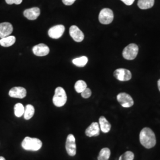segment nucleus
I'll return each mask as SVG.
<instances>
[{
	"mask_svg": "<svg viewBox=\"0 0 160 160\" xmlns=\"http://www.w3.org/2000/svg\"><path fill=\"white\" fill-rule=\"evenodd\" d=\"M139 141L145 148H153L156 144V138L154 132L149 128H144L139 134Z\"/></svg>",
	"mask_w": 160,
	"mask_h": 160,
	"instance_id": "nucleus-1",
	"label": "nucleus"
},
{
	"mask_svg": "<svg viewBox=\"0 0 160 160\" xmlns=\"http://www.w3.org/2000/svg\"><path fill=\"white\" fill-rule=\"evenodd\" d=\"M22 146L25 150L37 151L42 148V142L38 138L27 137L23 139Z\"/></svg>",
	"mask_w": 160,
	"mask_h": 160,
	"instance_id": "nucleus-2",
	"label": "nucleus"
},
{
	"mask_svg": "<svg viewBox=\"0 0 160 160\" xmlns=\"http://www.w3.org/2000/svg\"><path fill=\"white\" fill-rule=\"evenodd\" d=\"M67 101V96L66 92L62 87H58L55 91V94L53 97V104L58 107H62Z\"/></svg>",
	"mask_w": 160,
	"mask_h": 160,
	"instance_id": "nucleus-3",
	"label": "nucleus"
},
{
	"mask_svg": "<svg viewBox=\"0 0 160 160\" xmlns=\"http://www.w3.org/2000/svg\"><path fill=\"white\" fill-rule=\"evenodd\" d=\"M139 48L135 43H131L126 46L122 52L123 58L127 60H133L137 57Z\"/></svg>",
	"mask_w": 160,
	"mask_h": 160,
	"instance_id": "nucleus-4",
	"label": "nucleus"
},
{
	"mask_svg": "<svg viewBox=\"0 0 160 160\" xmlns=\"http://www.w3.org/2000/svg\"><path fill=\"white\" fill-rule=\"evenodd\" d=\"M114 18L113 11L110 8H103L100 12L98 16L99 22L103 24H109L112 23Z\"/></svg>",
	"mask_w": 160,
	"mask_h": 160,
	"instance_id": "nucleus-5",
	"label": "nucleus"
},
{
	"mask_svg": "<svg viewBox=\"0 0 160 160\" xmlns=\"http://www.w3.org/2000/svg\"><path fill=\"white\" fill-rule=\"evenodd\" d=\"M117 100L120 105L125 108H131L134 104L132 97L126 92L119 93L117 96Z\"/></svg>",
	"mask_w": 160,
	"mask_h": 160,
	"instance_id": "nucleus-6",
	"label": "nucleus"
},
{
	"mask_svg": "<svg viewBox=\"0 0 160 160\" xmlns=\"http://www.w3.org/2000/svg\"><path fill=\"white\" fill-rule=\"evenodd\" d=\"M65 148L69 155L73 157L76 154L77 147L75 143V138L72 134H69L68 135L65 143Z\"/></svg>",
	"mask_w": 160,
	"mask_h": 160,
	"instance_id": "nucleus-7",
	"label": "nucleus"
},
{
	"mask_svg": "<svg viewBox=\"0 0 160 160\" xmlns=\"http://www.w3.org/2000/svg\"><path fill=\"white\" fill-rule=\"evenodd\" d=\"M113 75L117 80L120 81H127L132 78L131 72L127 69H117L114 71Z\"/></svg>",
	"mask_w": 160,
	"mask_h": 160,
	"instance_id": "nucleus-8",
	"label": "nucleus"
},
{
	"mask_svg": "<svg viewBox=\"0 0 160 160\" xmlns=\"http://www.w3.org/2000/svg\"><path fill=\"white\" fill-rule=\"evenodd\" d=\"M65 27L62 24L56 25L52 27L48 31V34L50 38L54 39L60 38L65 32Z\"/></svg>",
	"mask_w": 160,
	"mask_h": 160,
	"instance_id": "nucleus-9",
	"label": "nucleus"
},
{
	"mask_svg": "<svg viewBox=\"0 0 160 160\" xmlns=\"http://www.w3.org/2000/svg\"><path fill=\"white\" fill-rule=\"evenodd\" d=\"M69 34L73 40L77 42H81L84 39V34L77 26H71L69 28Z\"/></svg>",
	"mask_w": 160,
	"mask_h": 160,
	"instance_id": "nucleus-10",
	"label": "nucleus"
},
{
	"mask_svg": "<svg viewBox=\"0 0 160 160\" xmlns=\"http://www.w3.org/2000/svg\"><path fill=\"white\" fill-rule=\"evenodd\" d=\"M33 52L38 57H44L48 55L50 52L49 48L45 44L40 43L35 46L32 49Z\"/></svg>",
	"mask_w": 160,
	"mask_h": 160,
	"instance_id": "nucleus-11",
	"label": "nucleus"
},
{
	"mask_svg": "<svg viewBox=\"0 0 160 160\" xmlns=\"http://www.w3.org/2000/svg\"><path fill=\"white\" fill-rule=\"evenodd\" d=\"M9 96L12 98H23L27 95L26 90L22 87H15L9 92Z\"/></svg>",
	"mask_w": 160,
	"mask_h": 160,
	"instance_id": "nucleus-12",
	"label": "nucleus"
},
{
	"mask_svg": "<svg viewBox=\"0 0 160 160\" xmlns=\"http://www.w3.org/2000/svg\"><path fill=\"white\" fill-rule=\"evenodd\" d=\"M13 27L11 23L4 22L0 23V38H6L12 34Z\"/></svg>",
	"mask_w": 160,
	"mask_h": 160,
	"instance_id": "nucleus-13",
	"label": "nucleus"
},
{
	"mask_svg": "<svg viewBox=\"0 0 160 160\" xmlns=\"http://www.w3.org/2000/svg\"><path fill=\"white\" fill-rule=\"evenodd\" d=\"M100 126L97 122H92V124L86 129V136L88 137H97L100 134Z\"/></svg>",
	"mask_w": 160,
	"mask_h": 160,
	"instance_id": "nucleus-14",
	"label": "nucleus"
},
{
	"mask_svg": "<svg viewBox=\"0 0 160 160\" xmlns=\"http://www.w3.org/2000/svg\"><path fill=\"white\" fill-rule=\"evenodd\" d=\"M24 16L30 20H34L40 16V10L38 7L26 9L23 12Z\"/></svg>",
	"mask_w": 160,
	"mask_h": 160,
	"instance_id": "nucleus-15",
	"label": "nucleus"
},
{
	"mask_svg": "<svg viewBox=\"0 0 160 160\" xmlns=\"http://www.w3.org/2000/svg\"><path fill=\"white\" fill-rule=\"evenodd\" d=\"M99 126L103 133H108L111 129V125L105 117L101 116L99 118Z\"/></svg>",
	"mask_w": 160,
	"mask_h": 160,
	"instance_id": "nucleus-16",
	"label": "nucleus"
},
{
	"mask_svg": "<svg viewBox=\"0 0 160 160\" xmlns=\"http://www.w3.org/2000/svg\"><path fill=\"white\" fill-rule=\"evenodd\" d=\"M16 39L14 36H8L0 39V45L3 47L12 46L16 42Z\"/></svg>",
	"mask_w": 160,
	"mask_h": 160,
	"instance_id": "nucleus-17",
	"label": "nucleus"
},
{
	"mask_svg": "<svg viewBox=\"0 0 160 160\" xmlns=\"http://www.w3.org/2000/svg\"><path fill=\"white\" fill-rule=\"evenodd\" d=\"M155 0H138V6L142 10H147L154 5Z\"/></svg>",
	"mask_w": 160,
	"mask_h": 160,
	"instance_id": "nucleus-18",
	"label": "nucleus"
},
{
	"mask_svg": "<svg viewBox=\"0 0 160 160\" xmlns=\"http://www.w3.org/2000/svg\"><path fill=\"white\" fill-rule=\"evenodd\" d=\"M88 58L86 56H82L81 57L75 58L72 60V62L77 67H84L88 62Z\"/></svg>",
	"mask_w": 160,
	"mask_h": 160,
	"instance_id": "nucleus-19",
	"label": "nucleus"
},
{
	"mask_svg": "<svg viewBox=\"0 0 160 160\" xmlns=\"http://www.w3.org/2000/svg\"><path fill=\"white\" fill-rule=\"evenodd\" d=\"M34 107L31 104H28L25 108L24 117L26 120L30 119L34 114Z\"/></svg>",
	"mask_w": 160,
	"mask_h": 160,
	"instance_id": "nucleus-20",
	"label": "nucleus"
},
{
	"mask_svg": "<svg viewBox=\"0 0 160 160\" xmlns=\"http://www.w3.org/2000/svg\"><path fill=\"white\" fill-rule=\"evenodd\" d=\"M111 152L108 148L102 149L98 156V160H109Z\"/></svg>",
	"mask_w": 160,
	"mask_h": 160,
	"instance_id": "nucleus-21",
	"label": "nucleus"
},
{
	"mask_svg": "<svg viewBox=\"0 0 160 160\" xmlns=\"http://www.w3.org/2000/svg\"><path fill=\"white\" fill-rule=\"evenodd\" d=\"M14 114L17 118H20L24 113L25 108L22 103H17L14 108Z\"/></svg>",
	"mask_w": 160,
	"mask_h": 160,
	"instance_id": "nucleus-22",
	"label": "nucleus"
},
{
	"mask_svg": "<svg viewBox=\"0 0 160 160\" xmlns=\"http://www.w3.org/2000/svg\"><path fill=\"white\" fill-rule=\"evenodd\" d=\"M87 87V84L83 80H78L75 84V90L78 93H81Z\"/></svg>",
	"mask_w": 160,
	"mask_h": 160,
	"instance_id": "nucleus-23",
	"label": "nucleus"
},
{
	"mask_svg": "<svg viewBox=\"0 0 160 160\" xmlns=\"http://www.w3.org/2000/svg\"><path fill=\"white\" fill-rule=\"evenodd\" d=\"M134 157V154L132 151H128L123 154L120 155L119 160H133Z\"/></svg>",
	"mask_w": 160,
	"mask_h": 160,
	"instance_id": "nucleus-24",
	"label": "nucleus"
},
{
	"mask_svg": "<svg viewBox=\"0 0 160 160\" xmlns=\"http://www.w3.org/2000/svg\"><path fill=\"white\" fill-rule=\"evenodd\" d=\"M91 96H92V91L89 88H87V87L81 92V96L84 98H88Z\"/></svg>",
	"mask_w": 160,
	"mask_h": 160,
	"instance_id": "nucleus-25",
	"label": "nucleus"
},
{
	"mask_svg": "<svg viewBox=\"0 0 160 160\" xmlns=\"http://www.w3.org/2000/svg\"><path fill=\"white\" fill-rule=\"evenodd\" d=\"M76 0H62V2L66 6H71Z\"/></svg>",
	"mask_w": 160,
	"mask_h": 160,
	"instance_id": "nucleus-26",
	"label": "nucleus"
},
{
	"mask_svg": "<svg viewBox=\"0 0 160 160\" xmlns=\"http://www.w3.org/2000/svg\"><path fill=\"white\" fill-rule=\"evenodd\" d=\"M124 4H125L127 6H131L133 4L135 0H121Z\"/></svg>",
	"mask_w": 160,
	"mask_h": 160,
	"instance_id": "nucleus-27",
	"label": "nucleus"
},
{
	"mask_svg": "<svg viewBox=\"0 0 160 160\" xmlns=\"http://www.w3.org/2000/svg\"><path fill=\"white\" fill-rule=\"evenodd\" d=\"M7 4H9V5H12L14 4V0H6Z\"/></svg>",
	"mask_w": 160,
	"mask_h": 160,
	"instance_id": "nucleus-28",
	"label": "nucleus"
},
{
	"mask_svg": "<svg viewBox=\"0 0 160 160\" xmlns=\"http://www.w3.org/2000/svg\"><path fill=\"white\" fill-rule=\"evenodd\" d=\"M22 1L23 0H14V4L18 5V4H20L22 2Z\"/></svg>",
	"mask_w": 160,
	"mask_h": 160,
	"instance_id": "nucleus-29",
	"label": "nucleus"
},
{
	"mask_svg": "<svg viewBox=\"0 0 160 160\" xmlns=\"http://www.w3.org/2000/svg\"><path fill=\"white\" fill-rule=\"evenodd\" d=\"M158 90L160 92V79L158 81Z\"/></svg>",
	"mask_w": 160,
	"mask_h": 160,
	"instance_id": "nucleus-30",
	"label": "nucleus"
},
{
	"mask_svg": "<svg viewBox=\"0 0 160 160\" xmlns=\"http://www.w3.org/2000/svg\"><path fill=\"white\" fill-rule=\"evenodd\" d=\"M0 160H6V159L3 157H0Z\"/></svg>",
	"mask_w": 160,
	"mask_h": 160,
	"instance_id": "nucleus-31",
	"label": "nucleus"
}]
</instances>
